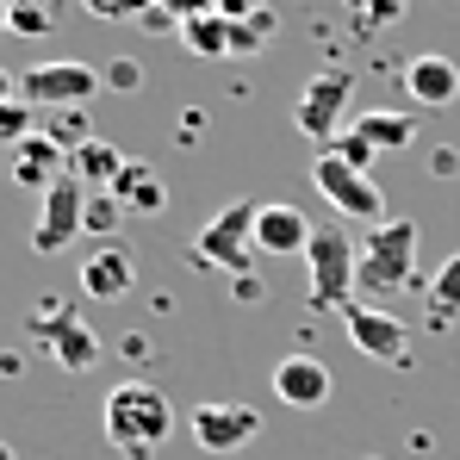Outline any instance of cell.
Masks as SVG:
<instances>
[{"label":"cell","instance_id":"cell-1","mask_svg":"<svg viewBox=\"0 0 460 460\" xmlns=\"http://www.w3.org/2000/svg\"><path fill=\"white\" fill-rule=\"evenodd\" d=\"M174 429V404L150 380H119L106 392V442L125 460H150Z\"/></svg>","mask_w":460,"mask_h":460},{"label":"cell","instance_id":"cell-2","mask_svg":"<svg viewBox=\"0 0 460 460\" xmlns=\"http://www.w3.org/2000/svg\"><path fill=\"white\" fill-rule=\"evenodd\" d=\"M417 225L411 218H385L361 236V268H355V293L385 299V293H404L417 287Z\"/></svg>","mask_w":460,"mask_h":460},{"label":"cell","instance_id":"cell-3","mask_svg":"<svg viewBox=\"0 0 460 460\" xmlns=\"http://www.w3.org/2000/svg\"><path fill=\"white\" fill-rule=\"evenodd\" d=\"M355 268H361V243H349L342 218H323L305 243V274H311V305L349 311L355 305Z\"/></svg>","mask_w":460,"mask_h":460},{"label":"cell","instance_id":"cell-4","mask_svg":"<svg viewBox=\"0 0 460 460\" xmlns=\"http://www.w3.org/2000/svg\"><path fill=\"white\" fill-rule=\"evenodd\" d=\"M255 218H261V206H249V199L212 212L199 225V236H193V261L199 268H225V274H249L255 268Z\"/></svg>","mask_w":460,"mask_h":460},{"label":"cell","instance_id":"cell-5","mask_svg":"<svg viewBox=\"0 0 460 460\" xmlns=\"http://www.w3.org/2000/svg\"><path fill=\"white\" fill-rule=\"evenodd\" d=\"M100 87H106V81H100L93 63L57 57V63H31V69L19 75V100L38 106V112H63V106H87Z\"/></svg>","mask_w":460,"mask_h":460},{"label":"cell","instance_id":"cell-6","mask_svg":"<svg viewBox=\"0 0 460 460\" xmlns=\"http://www.w3.org/2000/svg\"><path fill=\"white\" fill-rule=\"evenodd\" d=\"M311 187L342 212V218H355V225H385V199H380V187H374V174H355L342 155H330V150H317V162H311Z\"/></svg>","mask_w":460,"mask_h":460},{"label":"cell","instance_id":"cell-7","mask_svg":"<svg viewBox=\"0 0 460 460\" xmlns=\"http://www.w3.org/2000/svg\"><path fill=\"white\" fill-rule=\"evenodd\" d=\"M349 93H355V69H317L293 106V125L305 131L317 150H330V137L342 131V112H349Z\"/></svg>","mask_w":460,"mask_h":460},{"label":"cell","instance_id":"cell-8","mask_svg":"<svg viewBox=\"0 0 460 460\" xmlns=\"http://www.w3.org/2000/svg\"><path fill=\"white\" fill-rule=\"evenodd\" d=\"M31 330H38V342L50 349V361H57L63 374H87V367L100 361V336H93V323L75 317L69 305H57V299H44V305H38Z\"/></svg>","mask_w":460,"mask_h":460},{"label":"cell","instance_id":"cell-9","mask_svg":"<svg viewBox=\"0 0 460 460\" xmlns=\"http://www.w3.org/2000/svg\"><path fill=\"white\" fill-rule=\"evenodd\" d=\"M187 429H193V442L206 448V455H243L255 436H261V417H255V404H193L187 411Z\"/></svg>","mask_w":460,"mask_h":460},{"label":"cell","instance_id":"cell-10","mask_svg":"<svg viewBox=\"0 0 460 460\" xmlns=\"http://www.w3.org/2000/svg\"><path fill=\"white\" fill-rule=\"evenodd\" d=\"M342 330H349V342H355L367 361H380V367H404V355H411V330H404V317H392L385 305L355 299V305L342 311Z\"/></svg>","mask_w":460,"mask_h":460},{"label":"cell","instance_id":"cell-11","mask_svg":"<svg viewBox=\"0 0 460 460\" xmlns=\"http://www.w3.org/2000/svg\"><path fill=\"white\" fill-rule=\"evenodd\" d=\"M81 218H87V187H81L75 174H63V181L44 193V212H38V225H31V249H38V255H63V249L75 243Z\"/></svg>","mask_w":460,"mask_h":460},{"label":"cell","instance_id":"cell-12","mask_svg":"<svg viewBox=\"0 0 460 460\" xmlns=\"http://www.w3.org/2000/svg\"><path fill=\"white\" fill-rule=\"evenodd\" d=\"M268 380H274V398H280L287 411H323V404H330V367H323L317 355H287V361H274Z\"/></svg>","mask_w":460,"mask_h":460},{"label":"cell","instance_id":"cell-13","mask_svg":"<svg viewBox=\"0 0 460 460\" xmlns=\"http://www.w3.org/2000/svg\"><path fill=\"white\" fill-rule=\"evenodd\" d=\"M131 287H137V255H131V249H119V243H100V249L81 261V293H87V299L112 305V299H125Z\"/></svg>","mask_w":460,"mask_h":460},{"label":"cell","instance_id":"cell-14","mask_svg":"<svg viewBox=\"0 0 460 460\" xmlns=\"http://www.w3.org/2000/svg\"><path fill=\"white\" fill-rule=\"evenodd\" d=\"M404 87H411V100L417 106H455L460 100V69L455 57H442V50H423V57H411L404 63Z\"/></svg>","mask_w":460,"mask_h":460},{"label":"cell","instance_id":"cell-15","mask_svg":"<svg viewBox=\"0 0 460 460\" xmlns=\"http://www.w3.org/2000/svg\"><path fill=\"white\" fill-rule=\"evenodd\" d=\"M63 174H69V155L57 150L44 131H31L25 144H13V181H19V187H31V193H50Z\"/></svg>","mask_w":460,"mask_h":460},{"label":"cell","instance_id":"cell-16","mask_svg":"<svg viewBox=\"0 0 460 460\" xmlns=\"http://www.w3.org/2000/svg\"><path fill=\"white\" fill-rule=\"evenodd\" d=\"M311 218L299 206H261V218H255V249L261 255H305L311 243Z\"/></svg>","mask_w":460,"mask_h":460},{"label":"cell","instance_id":"cell-17","mask_svg":"<svg viewBox=\"0 0 460 460\" xmlns=\"http://www.w3.org/2000/svg\"><path fill=\"white\" fill-rule=\"evenodd\" d=\"M119 168H125V155L112 150L106 137H93V144H81L69 155V174H75L87 193H112V181H119Z\"/></svg>","mask_w":460,"mask_h":460},{"label":"cell","instance_id":"cell-18","mask_svg":"<svg viewBox=\"0 0 460 460\" xmlns=\"http://www.w3.org/2000/svg\"><path fill=\"white\" fill-rule=\"evenodd\" d=\"M355 131L385 155V150H404V144L417 137V119H411V112H398V106H374V112H361V119H355Z\"/></svg>","mask_w":460,"mask_h":460},{"label":"cell","instance_id":"cell-19","mask_svg":"<svg viewBox=\"0 0 460 460\" xmlns=\"http://www.w3.org/2000/svg\"><path fill=\"white\" fill-rule=\"evenodd\" d=\"M181 44L193 50V57H206V63H218L230 57V19L212 6V13H193V19H181Z\"/></svg>","mask_w":460,"mask_h":460},{"label":"cell","instance_id":"cell-20","mask_svg":"<svg viewBox=\"0 0 460 460\" xmlns=\"http://www.w3.org/2000/svg\"><path fill=\"white\" fill-rule=\"evenodd\" d=\"M112 193L125 199V212H155V206H162V181H155L150 162H137V155H125V168H119Z\"/></svg>","mask_w":460,"mask_h":460},{"label":"cell","instance_id":"cell-21","mask_svg":"<svg viewBox=\"0 0 460 460\" xmlns=\"http://www.w3.org/2000/svg\"><path fill=\"white\" fill-rule=\"evenodd\" d=\"M63 13H69V0H13L6 31H13V38H50V31L63 25Z\"/></svg>","mask_w":460,"mask_h":460},{"label":"cell","instance_id":"cell-22","mask_svg":"<svg viewBox=\"0 0 460 460\" xmlns=\"http://www.w3.org/2000/svg\"><path fill=\"white\" fill-rule=\"evenodd\" d=\"M38 131L57 144L63 155H75L81 144H93V119H87V106H63V112H44L38 119Z\"/></svg>","mask_w":460,"mask_h":460},{"label":"cell","instance_id":"cell-23","mask_svg":"<svg viewBox=\"0 0 460 460\" xmlns=\"http://www.w3.org/2000/svg\"><path fill=\"white\" fill-rule=\"evenodd\" d=\"M423 299H429V317H436V323H455L460 317V255H448V261L429 274V293H423Z\"/></svg>","mask_w":460,"mask_h":460},{"label":"cell","instance_id":"cell-24","mask_svg":"<svg viewBox=\"0 0 460 460\" xmlns=\"http://www.w3.org/2000/svg\"><path fill=\"white\" fill-rule=\"evenodd\" d=\"M119 225H125V199H119V193H87V218H81V230H87V236H112Z\"/></svg>","mask_w":460,"mask_h":460},{"label":"cell","instance_id":"cell-25","mask_svg":"<svg viewBox=\"0 0 460 460\" xmlns=\"http://www.w3.org/2000/svg\"><path fill=\"white\" fill-rule=\"evenodd\" d=\"M330 155H342V162H349L355 174H374V162H380V150H374V144H367V137H361L355 125H342V131L330 137Z\"/></svg>","mask_w":460,"mask_h":460},{"label":"cell","instance_id":"cell-26","mask_svg":"<svg viewBox=\"0 0 460 460\" xmlns=\"http://www.w3.org/2000/svg\"><path fill=\"white\" fill-rule=\"evenodd\" d=\"M38 119H44L38 106H25V100H6V106H0V144H6V150H13V144H25V137L38 131Z\"/></svg>","mask_w":460,"mask_h":460},{"label":"cell","instance_id":"cell-27","mask_svg":"<svg viewBox=\"0 0 460 460\" xmlns=\"http://www.w3.org/2000/svg\"><path fill=\"white\" fill-rule=\"evenodd\" d=\"M81 6H87L93 19H106V25H137L155 0H81Z\"/></svg>","mask_w":460,"mask_h":460},{"label":"cell","instance_id":"cell-28","mask_svg":"<svg viewBox=\"0 0 460 460\" xmlns=\"http://www.w3.org/2000/svg\"><path fill=\"white\" fill-rule=\"evenodd\" d=\"M349 6L361 13V25L385 31V25H398V19H404V6H411V0H349Z\"/></svg>","mask_w":460,"mask_h":460},{"label":"cell","instance_id":"cell-29","mask_svg":"<svg viewBox=\"0 0 460 460\" xmlns=\"http://www.w3.org/2000/svg\"><path fill=\"white\" fill-rule=\"evenodd\" d=\"M100 81H106L112 93H137V87H144V63L119 57V63H106V69H100Z\"/></svg>","mask_w":460,"mask_h":460},{"label":"cell","instance_id":"cell-30","mask_svg":"<svg viewBox=\"0 0 460 460\" xmlns=\"http://www.w3.org/2000/svg\"><path fill=\"white\" fill-rule=\"evenodd\" d=\"M155 6H162V13H174V25H181V19H193V13H212L218 0H155Z\"/></svg>","mask_w":460,"mask_h":460},{"label":"cell","instance_id":"cell-31","mask_svg":"<svg viewBox=\"0 0 460 460\" xmlns=\"http://www.w3.org/2000/svg\"><path fill=\"white\" fill-rule=\"evenodd\" d=\"M218 13L225 19H249V13H261V0H218Z\"/></svg>","mask_w":460,"mask_h":460},{"label":"cell","instance_id":"cell-32","mask_svg":"<svg viewBox=\"0 0 460 460\" xmlns=\"http://www.w3.org/2000/svg\"><path fill=\"white\" fill-rule=\"evenodd\" d=\"M168 19H174V13H162V6H150V13H144V19H137V25H144V31H155V38H162V31H168Z\"/></svg>","mask_w":460,"mask_h":460},{"label":"cell","instance_id":"cell-33","mask_svg":"<svg viewBox=\"0 0 460 460\" xmlns=\"http://www.w3.org/2000/svg\"><path fill=\"white\" fill-rule=\"evenodd\" d=\"M436 174H460V150L442 144V150H436Z\"/></svg>","mask_w":460,"mask_h":460},{"label":"cell","instance_id":"cell-34","mask_svg":"<svg viewBox=\"0 0 460 460\" xmlns=\"http://www.w3.org/2000/svg\"><path fill=\"white\" fill-rule=\"evenodd\" d=\"M6 100H19V75H13V69L0 63V106H6Z\"/></svg>","mask_w":460,"mask_h":460},{"label":"cell","instance_id":"cell-35","mask_svg":"<svg viewBox=\"0 0 460 460\" xmlns=\"http://www.w3.org/2000/svg\"><path fill=\"white\" fill-rule=\"evenodd\" d=\"M236 299L249 305V299H261V280H249V274H236Z\"/></svg>","mask_w":460,"mask_h":460},{"label":"cell","instance_id":"cell-36","mask_svg":"<svg viewBox=\"0 0 460 460\" xmlns=\"http://www.w3.org/2000/svg\"><path fill=\"white\" fill-rule=\"evenodd\" d=\"M6 13H13V0H0V31H6Z\"/></svg>","mask_w":460,"mask_h":460},{"label":"cell","instance_id":"cell-37","mask_svg":"<svg viewBox=\"0 0 460 460\" xmlns=\"http://www.w3.org/2000/svg\"><path fill=\"white\" fill-rule=\"evenodd\" d=\"M0 460H19V455H13V442H0Z\"/></svg>","mask_w":460,"mask_h":460},{"label":"cell","instance_id":"cell-38","mask_svg":"<svg viewBox=\"0 0 460 460\" xmlns=\"http://www.w3.org/2000/svg\"><path fill=\"white\" fill-rule=\"evenodd\" d=\"M367 460H385V455H367Z\"/></svg>","mask_w":460,"mask_h":460}]
</instances>
